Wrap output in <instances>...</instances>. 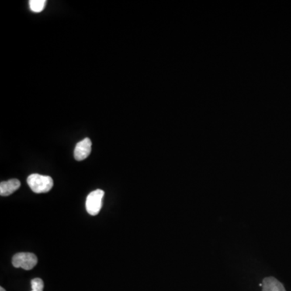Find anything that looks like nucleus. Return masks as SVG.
<instances>
[{
	"label": "nucleus",
	"mask_w": 291,
	"mask_h": 291,
	"mask_svg": "<svg viewBox=\"0 0 291 291\" xmlns=\"http://www.w3.org/2000/svg\"><path fill=\"white\" fill-rule=\"evenodd\" d=\"M104 196L105 192L101 189H96L88 194L86 200V209L90 215L95 216L100 213L102 208Z\"/></svg>",
	"instance_id": "f03ea898"
},
{
	"label": "nucleus",
	"mask_w": 291,
	"mask_h": 291,
	"mask_svg": "<svg viewBox=\"0 0 291 291\" xmlns=\"http://www.w3.org/2000/svg\"><path fill=\"white\" fill-rule=\"evenodd\" d=\"M46 0H30L29 1V7H30V9L32 10V12L38 13V12L43 11L45 6H46Z\"/></svg>",
	"instance_id": "0eeeda50"
},
{
	"label": "nucleus",
	"mask_w": 291,
	"mask_h": 291,
	"mask_svg": "<svg viewBox=\"0 0 291 291\" xmlns=\"http://www.w3.org/2000/svg\"><path fill=\"white\" fill-rule=\"evenodd\" d=\"M263 291H286L282 282L274 277H268L263 280Z\"/></svg>",
	"instance_id": "423d86ee"
},
{
	"label": "nucleus",
	"mask_w": 291,
	"mask_h": 291,
	"mask_svg": "<svg viewBox=\"0 0 291 291\" xmlns=\"http://www.w3.org/2000/svg\"><path fill=\"white\" fill-rule=\"evenodd\" d=\"M28 185L35 193H45L51 190L53 186V181L49 176L32 174L27 179Z\"/></svg>",
	"instance_id": "f257e3e1"
},
{
	"label": "nucleus",
	"mask_w": 291,
	"mask_h": 291,
	"mask_svg": "<svg viewBox=\"0 0 291 291\" xmlns=\"http://www.w3.org/2000/svg\"><path fill=\"white\" fill-rule=\"evenodd\" d=\"M0 291H6V290H5V289H4V288L0 287Z\"/></svg>",
	"instance_id": "1a4fd4ad"
},
{
	"label": "nucleus",
	"mask_w": 291,
	"mask_h": 291,
	"mask_svg": "<svg viewBox=\"0 0 291 291\" xmlns=\"http://www.w3.org/2000/svg\"><path fill=\"white\" fill-rule=\"evenodd\" d=\"M91 151V142L88 138H86L82 141L79 142L74 148V159L77 161H82L88 158Z\"/></svg>",
	"instance_id": "20e7f679"
},
{
	"label": "nucleus",
	"mask_w": 291,
	"mask_h": 291,
	"mask_svg": "<svg viewBox=\"0 0 291 291\" xmlns=\"http://www.w3.org/2000/svg\"><path fill=\"white\" fill-rule=\"evenodd\" d=\"M12 265L15 268H22L31 270L37 264V257L31 253H19L12 257Z\"/></svg>",
	"instance_id": "7ed1b4c3"
},
{
	"label": "nucleus",
	"mask_w": 291,
	"mask_h": 291,
	"mask_svg": "<svg viewBox=\"0 0 291 291\" xmlns=\"http://www.w3.org/2000/svg\"><path fill=\"white\" fill-rule=\"evenodd\" d=\"M31 286H32V290L31 291H43L44 282L41 278H34L31 281Z\"/></svg>",
	"instance_id": "6e6552de"
},
{
	"label": "nucleus",
	"mask_w": 291,
	"mask_h": 291,
	"mask_svg": "<svg viewBox=\"0 0 291 291\" xmlns=\"http://www.w3.org/2000/svg\"><path fill=\"white\" fill-rule=\"evenodd\" d=\"M21 187V182L17 179H11L8 181H2L0 184V195L10 196Z\"/></svg>",
	"instance_id": "39448f33"
}]
</instances>
